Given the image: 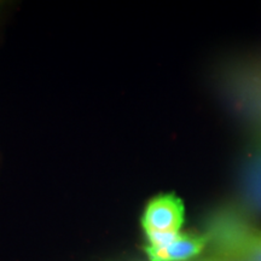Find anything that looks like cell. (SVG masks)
Masks as SVG:
<instances>
[{
  "mask_svg": "<svg viewBox=\"0 0 261 261\" xmlns=\"http://www.w3.org/2000/svg\"><path fill=\"white\" fill-rule=\"evenodd\" d=\"M184 221V203L173 192L151 198L142 215V227L145 234L179 233Z\"/></svg>",
  "mask_w": 261,
  "mask_h": 261,
  "instance_id": "6da1fadb",
  "label": "cell"
},
{
  "mask_svg": "<svg viewBox=\"0 0 261 261\" xmlns=\"http://www.w3.org/2000/svg\"><path fill=\"white\" fill-rule=\"evenodd\" d=\"M208 237L196 233H180L168 246L162 248L144 247L149 261H188L200 255L207 246Z\"/></svg>",
  "mask_w": 261,
  "mask_h": 261,
  "instance_id": "7a4b0ae2",
  "label": "cell"
},
{
  "mask_svg": "<svg viewBox=\"0 0 261 261\" xmlns=\"http://www.w3.org/2000/svg\"><path fill=\"white\" fill-rule=\"evenodd\" d=\"M234 257L242 261H261V233L246 237L234 249Z\"/></svg>",
  "mask_w": 261,
  "mask_h": 261,
  "instance_id": "3957f363",
  "label": "cell"
},
{
  "mask_svg": "<svg viewBox=\"0 0 261 261\" xmlns=\"http://www.w3.org/2000/svg\"><path fill=\"white\" fill-rule=\"evenodd\" d=\"M203 261H242L234 256H230V257H220V259H208V260H203Z\"/></svg>",
  "mask_w": 261,
  "mask_h": 261,
  "instance_id": "277c9868",
  "label": "cell"
}]
</instances>
